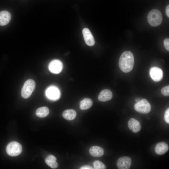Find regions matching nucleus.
I'll return each mask as SVG.
<instances>
[{"instance_id": "f8f14e48", "label": "nucleus", "mask_w": 169, "mask_h": 169, "mask_svg": "<svg viewBox=\"0 0 169 169\" xmlns=\"http://www.w3.org/2000/svg\"><path fill=\"white\" fill-rule=\"evenodd\" d=\"M112 96V93L110 90L105 89L101 91L98 98L100 101L105 102L111 100Z\"/></svg>"}, {"instance_id": "b1692460", "label": "nucleus", "mask_w": 169, "mask_h": 169, "mask_svg": "<svg viewBox=\"0 0 169 169\" xmlns=\"http://www.w3.org/2000/svg\"><path fill=\"white\" fill-rule=\"evenodd\" d=\"M80 169H93V168L89 166L85 165L81 167L80 168Z\"/></svg>"}, {"instance_id": "39448f33", "label": "nucleus", "mask_w": 169, "mask_h": 169, "mask_svg": "<svg viewBox=\"0 0 169 169\" xmlns=\"http://www.w3.org/2000/svg\"><path fill=\"white\" fill-rule=\"evenodd\" d=\"M134 109L140 113L147 114L150 111L151 107L149 102L146 99H143L135 104Z\"/></svg>"}, {"instance_id": "2eb2a0df", "label": "nucleus", "mask_w": 169, "mask_h": 169, "mask_svg": "<svg viewBox=\"0 0 169 169\" xmlns=\"http://www.w3.org/2000/svg\"><path fill=\"white\" fill-rule=\"evenodd\" d=\"M90 153L95 157H100L104 154V151L103 148L96 146H91L89 150Z\"/></svg>"}, {"instance_id": "412c9836", "label": "nucleus", "mask_w": 169, "mask_h": 169, "mask_svg": "<svg viewBox=\"0 0 169 169\" xmlns=\"http://www.w3.org/2000/svg\"><path fill=\"white\" fill-rule=\"evenodd\" d=\"M162 94L165 96L169 95V85H167L162 88L161 90Z\"/></svg>"}, {"instance_id": "393cba45", "label": "nucleus", "mask_w": 169, "mask_h": 169, "mask_svg": "<svg viewBox=\"0 0 169 169\" xmlns=\"http://www.w3.org/2000/svg\"><path fill=\"white\" fill-rule=\"evenodd\" d=\"M166 13L167 16L169 17V5H168L166 9Z\"/></svg>"}, {"instance_id": "ddd939ff", "label": "nucleus", "mask_w": 169, "mask_h": 169, "mask_svg": "<svg viewBox=\"0 0 169 169\" xmlns=\"http://www.w3.org/2000/svg\"><path fill=\"white\" fill-rule=\"evenodd\" d=\"M169 149V146L166 143L162 142L157 143L155 146V151L156 154L162 155L167 152Z\"/></svg>"}, {"instance_id": "6ab92c4d", "label": "nucleus", "mask_w": 169, "mask_h": 169, "mask_svg": "<svg viewBox=\"0 0 169 169\" xmlns=\"http://www.w3.org/2000/svg\"><path fill=\"white\" fill-rule=\"evenodd\" d=\"M49 113V110L46 107H41L37 109L36 111V115L40 118L44 117L47 116Z\"/></svg>"}, {"instance_id": "1a4fd4ad", "label": "nucleus", "mask_w": 169, "mask_h": 169, "mask_svg": "<svg viewBox=\"0 0 169 169\" xmlns=\"http://www.w3.org/2000/svg\"><path fill=\"white\" fill-rule=\"evenodd\" d=\"M46 95L49 99L53 100L58 99L60 96V92L58 89L54 86L49 87L46 91Z\"/></svg>"}, {"instance_id": "f3484780", "label": "nucleus", "mask_w": 169, "mask_h": 169, "mask_svg": "<svg viewBox=\"0 0 169 169\" xmlns=\"http://www.w3.org/2000/svg\"><path fill=\"white\" fill-rule=\"evenodd\" d=\"M62 115L64 118L68 120H74L76 116V113L73 109H68L64 110L63 113Z\"/></svg>"}, {"instance_id": "9b49d317", "label": "nucleus", "mask_w": 169, "mask_h": 169, "mask_svg": "<svg viewBox=\"0 0 169 169\" xmlns=\"http://www.w3.org/2000/svg\"><path fill=\"white\" fill-rule=\"evenodd\" d=\"M128 125L129 129L134 133H137L141 129L140 123L135 119H130L128 122Z\"/></svg>"}, {"instance_id": "a211bd4d", "label": "nucleus", "mask_w": 169, "mask_h": 169, "mask_svg": "<svg viewBox=\"0 0 169 169\" xmlns=\"http://www.w3.org/2000/svg\"><path fill=\"white\" fill-rule=\"evenodd\" d=\"M93 104V101L91 99L85 98L80 102L79 108L81 110H85L90 108Z\"/></svg>"}, {"instance_id": "7ed1b4c3", "label": "nucleus", "mask_w": 169, "mask_h": 169, "mask_svg": "<svg viewBox=\"0 0 169 169\" xmlns=\"http://www.w3.org/2000/svg\"><path fill=\"white\" fill-rule=\"evenodd\" d=\"M35 81L32 79H29L25 81L21 91V95L24 99L28 98L35 88Z\"/></svg>"}, {"instance_id": "20e7f679", "label": "nucleus", "mask_w": 169, "mask_h": 169, "mask_svg": "<svg viewBox=\"0 0 169 169\" xmlns=\"http://www.w3.org/2000/svg\"><path fill=\"white\" fill-rule=\"evenodd\" d=\"M22 147L21 145L16 141H13L8 144L6 151L7 154L12 156H16L22 152Z\"/></svg>"}, {"instance_id": "6e6552de", "label": "nucleus", "mask_w": 169, "mask_h": 169, "mask_svg": "<svg viewBox=\"0 0 169 169\" xmlns=\"http://www.w3.org/2000/svg\"><path fill=\"white\" fill-rule=\"evenodd\" d=\"M131 160L130 157L122 156L117 160V166L119 169H128L131 167Z\"/></svg>"}, {"instance_id": "5701e85b", "label": "nucleus", "mask_w": 169, "mask_h": 169, "mask_svg": "<svg viewBox=\"0 0 169 169\" xmlns=\"http://www.w3.org/2000/svg\"><path fill=\"white\" fill-rule=\"evenodd\" d=\"M164 45L166 49L169 51V39L166 38L165 39L164 41Z\"/></svg>"}, {"instance_id": "aec40b11", "label": "nucleus", "mask_w": 169, "mask_h": 169, "mask_svg": "<svg viewBox=\"0 0 169 169\" xmlns=\"http://www.w3.org/2000/svg\"><path fill=\"white\" fill-rule=\"evenodd\" d=\"M93 165L94 168L95 169H105L106 168V166L105 164L101 161L96 160L95 161Z\"/></svg>"}, {"instance_id": "4468645a", "label": "nucleus", "mask_w": 169, "mask_h": 169, "mask_svg": "<svg viewBox=\"0 0 169 169\" xmlns=\"http://www.w3.org/2000/svg\"><path fill=\"white\" fill-rule=\"evenodd\" d=\"M11 18L10 13L7 11H3L0 12V25L4 26L7 24Z\"/></svg>"}, {"instance_id": "f03ea898", "label": "nucleus", "mask_w": 169, "mask_h": 169, "mask_svg": "<svg viewBox=\"0 0 169 169\" xmlns=\"http://www.w3.org/2000/svg\"><path fill=\"white\" fill-rule=\"evenodd\" d=\"M147 18L151 25L156 27L160 25L161 23L162 16L159 10L154 9L151 10L148 13Z\"/></svg>"}, {"instance_id": "0eeeda50", "label": "nucleus", "mask_w": 169, "mask_h": 169, "mask_svg": "<svg viewBox=\"0 0 169 169\" xmlns=\"http://www.w3.org/2000/svg\"><path fill=\"white\" fill-rule=\"evenodd\" d=\"M150 75L153 80L159 82L163 78V72L162 69L158 67H152L150 70Z\"/></svg>"}, {"instance_id": "a878e982", "label": "nucleus", "mask_w": 169, "mask_h": 169, "mask_svg": "<svg viewBox=\"0 0 169 169\" xmlns=\"http://www.w3.org/2000/svg\"><path fill=\"white\" fill-rule=\"evenodd\" d=\"M141 99L138 98H136L135 99V101L136 102H138L141 100Z\"/></svg>"}, {"instance_id": "f257e3e1", "label": "nucleus", "mask_w": 169, "mask_h": 169, "mask_svg": "<svg viewBox=\"0 0 169 169\" xmlns=\"http://www.w3.org/2000/svg\"><path fill=\"white\" fill-rule=\"evenodd\" d=\"M134 62V57L132 53L129 51H125L120 56L119 65L123 72L127 73L130 72L133 69Z\"/></svg>"}, {"instance_id": "9d476101", "label": "nucleus", "mask_w": 169, "mask_h": 169, "mask_svg": "<svg viewBox=\"0 0 169 169\" xmlns=\"http://www.w3.org/2000/svg\"><path fill=\"white\" fill-rule=\"evenodd\" d=\"M83 36L86 44L88 46H91L95 44L94 38L90 30L85 28L83 30Z\"/></svg>"}, {"instance_id": "4be33fe9", "label": "nucleus", "mask_w": 169, "mask_h": 169, "mask_svg": "<svg viewBox=\"0 0 169 169\" xmlns=\"http://www.w3.org/2000/svg\"><path fill=\"white\" fill-rule=\"evenodd\" d=\"M165 121L168 124L169 123V108L167 109L165 112L164 115Z\"/></svg>"}, {"instance_id": "423d86ee", "label": "nucleus", "mask_w": 169, "mask_h": 169, "mask_svg": "<svg viewBox=\"0 0 169 169\" xmlns=\"http://www.w3.org/2000/svg\"><path fill=\"white\" fill-rule=\"evenodd\" d=\"M63 68L62 62L58 59L52 61L49 65V69L50 72L54 74H58L62 71Z\"/></svg>"}, {"instance_id": "dca6fc26", "label": "nucleus", "mask_w": 169, "mask_h": 169, "mask_svg": "<svg viewBox=\"0 0 169 169\" xmlns=\"http://www.w3.org/2000/svg\"><path fill=\"white\" fill-rule=\"evenodd\" d=\"M56 157L53 155H49L45 159L46 164L51 168L53 169L57 168L58 166L56 162Z\"/></svg>"}]
</instances>
